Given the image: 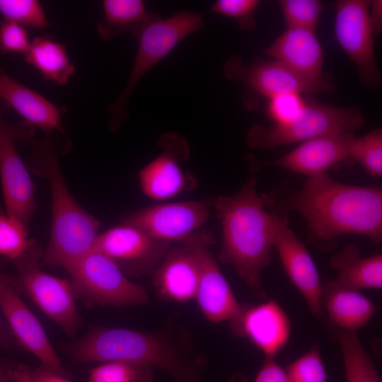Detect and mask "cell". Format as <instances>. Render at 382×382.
<instances>
[{
	"label": "cell",
	"mask_w": 382,
	"mask_h": 382,
	"mask_svg": "<svg viewBox=\"0 0 382 382\" xmlns=\"http://www.w3.org/2000/svg\"><path fill=\"white\" fill-rule=\"evenodd\" d=\"M274 247L291 282L303 296L311 313L320 318L323 285L307 248L289 225L286 214L273 213Z\"/></svg>",
	"instance_id": "9a60e30c"
},
{
	"label": "cell",
	"mask_w": 382,
	"mask_h": 382,
	"mask_svg": "<svg viewBox=\"0 0 382 382\" xmlns=\"http://www.w3.org/2000/svg\"><path fill=\"white\" fill-rule=\"evenodd\" d=\"M210 199L164 203L141 209L123 223L169 243L180 242L198 229L210 216Z\"/></svg>",
	"instance_id": "4fadbf2b"
},
{
	"label": "cell",
	"mask_w": 382,
	"mask_h": 382,
	"mask_svg": "<svg viewBox=\"0 0 382 382\" xmlns=\"http://www.w3.org/2000/svg\"><path fill=\"white\" fill-rule=\"evenodd\" d=\"M0 100L13 108L25 122L43 131L64 133L62 116L65 107H57L40 93L7 74L0 63Z\"/></svg>",
	"instance_id": "7402d4cb"
},
{
	"label": "cell",
	"mask_w": 382,
	"mask_h": 382,
	"mask_svg": "<svg viewBox=\"0 0 382 382\" xmlns=\"http://www.w3.org/2000/svg\"><path fill=\"white\" fill-rule=\"evenodd\" d=\"M364 124L362 112L356 105L338 107L306 96L305 107L294 118L268 127L255 124L248 131L245 139L250 148L268 150L322 136L353 133Z\"/></svg>",
	"instance_id": "8992f818"
},
{
	"label": "cell",
	"mask_w": 382,
	"mask_h": 382,
	"mask_svg": "<svg viewBox=\"0 0 382 382\" xmlns=\"http://www.w3.org/2000/svg\"><path fill=\"white\" fill-rule=\"evenodd\" d=\"M331 265L338 271L334 281L356 291L382 287V255L361 257L357 246L349 244L335 254Z\"/></svg>",
	"instance_id": "cb8c5ba5"
},
{
	"label": "cell",
	"mask_w": 382,
	"mask_h": 382,
	"mask_svg": "<svg viewBox=\"0 0 382 382\" xmlns=\"http://www.w3.org/2000/svg\"><path fill=\"white\" fill-rule=\"evenodd\" d=\"M368 0H338L335 8V39L355 65L360 81L366 88L381 85L376 64L374 42L376 38L369 18Z\"/></svg>",
	"instance_id": "30bf717a"
},
{
	"label": "cell",
	"mask_w": 382,
	"mask_h": 382,
	"mask_svg": "<svg viewBox=\"0 0 382 382\" xmlns=\"http://www.w3.org/2000/svg\"><path fill=\"white\" fill-rule=\"evenodd\" d=\"M321 306L333 325L350 332L364 327L378 308L360 291L342 286L334 280L323 286Z\"/></svg>",
	"instance_id": "603a6c76"
},
{
	"label": "cell",
	"mask_w": 382,
	"mask_h": 382,
	"mask_svg": "<svg viewBox=\"0 0 382 382\" xmlns=\"http://www.w3.org/2000/svg\"><path fill=\"white\" fill-rule=\"evenodd\" d=\"M0 308L18 344L42 364L64 375L66 371L42 326L20 296L15 277L0 272Z\"/></svg>",
	"instance_id": "2e32d148"
},
{
	"label": "cell",
	"mask_w": 382,
	"mask_h": 382,
	"mask_svg": "<svg viewBox=\"0 0 382 382\" xmlns=\"http://www.w3.org/2000/svg\"><path fill=\"white\" fill-rule=\"evenodd\" d=\"M6 369L9 382H24L17 370L16 365L11 366Z\"/></svg>",
	"instance_id": "60d3db41"
},
{
	"label": "cell",
	"mask_w": 382,
	"mask_h": 382,
	"mask_svg": "<svg viewBox=\"0 0 382 382\" xmlns=\"http://www.w3.org/2000/svg\"><path fill=\"white\" fill-rule=\"evenodd\" d=\"M350 158L374 177L382 175V129L376 128L361 137L353 136L349 147Z\"/></svg>",
	"instance_id": "83f0119b"
},
{
	"label": "cell",
	"mask_w": 382,
	"mask_h": 382,
	"mask_svg": "<svg viewBox=\"0 0 382 382\" xmlns=\"http://www.w3.org/2000/svg\"><path fill=\"white\" fill-rule=\"evenodd\" d=\"M279 213L297 212L306 221L312 242L322 249L347 234L382 241V190L339 183L324 173L309 177L299 190L279 197Z\"/></svg>",
	"instance_id": "6da1fadb"
},
{
	"label": "cell",
	"mask_w": 382,
	"mask_h": 382,
	"mask_svg": "<svg viewBox=\"0 0 382 382\" xmlns=\"http://www.w3.org/2000/svg\"><path fill=\"white\" fill-rule=\"evenodd\" d=\"M286 28L316 30L323 4L319 0L277 1Z\"/></svg>",
	"instance_id": "1f68e13d"
},
{
	"label": "cell",
	"mask_w": 382,
	"mask_h": 382,
	"mask_svg": "<svg viewBox=\"0 0 382 382\" xmlns=\"http://www.w3.org/2000/svg\"><path fill=\"white\" fill-rule=\"evenodd\" d=\"M228 382H246V378L240 374H235Z\"/></svg>",
	"instance_id": "b9f144b4"
},
{
	"label": "cell",
	"mask_w": 382,
	"mask_h": 382,
	"mask_svg": "<svg viewBox=\"0 0 382 382\" xmlns=\"http://www.w3.org/2000/svg\"><path fill=\"white\" fill-rule=\"evenodd\" d=\"M229 326L233 334L248 339L267 358L282 350L291 334L289 318L274 300L243 305L239 318Z\"/></svg>",
	"instance_id": "d6986e66"
},
{
	"label": "cell",
	"mask_w": 382,
	"mask_h": 382,
	"mask_svg": "<svg viewBox=\"0 0 382 382\" xmlns=\"http://www.w3.org/2000/svg\"><path fill=\"white\" fill-rule=\"evenodd\" d=\"M31 41L25 28L12 21H0V53L24 54Z\"/></svg>",
	"instance_id": "d590c367"
},
{
	"label": "cell",
	"mask_w": 382,
	"mask_h": 382,
	"mask_svg": "<svg viewBox=\"0 0 382 382\" xmlns=\"http://www.w3.org/2000/svg\"><path fill=\"white\" fill-rule=\"evenodd\" d=\"M172 322L151 331L94 328L66 344V352L80 362H128L160 368L175 382H200L202 358L195 353L190 334Z\"/></svg>",
	"instance_id": "7a4b0ae2"
},
{
	"label": "cell",
	"mask_w": 382,
	"mask_h": 382,
	"mask_svg": "<svg viewBox=\"0 0 382 382\" xmlns=\"http://www.w3.org/2000/svg\"><path fill=\"white\" fill-rule=\"evenodd\" d=\"M259 0H217L209 11L233 18L243 31H250L256 27L255 13L260 4Z\"/></svg>",
	"instance_id": "836d02e7"
},
{
	"label": "cell",
	"mask_w": 382,
	"mask_h": 382,
	"mask_svg": "<svg viewBox=\"0 0 382 382\" xmlns=\"http://www.w3.org/2000/svg\"><path fill=\"white\" fill-rule=\"evenodd\" d=\"M42 250L37 241L25 253L12 261L20 292H24L69 335L76 332L80 316L74 303L70 280L46 273L41 269Z\"/></svg>",
	"instance_id": "9c48e42d"
},
{
	"label": "cell",
	"mask_w": 382,
	"mask_h": 382,
	"mask_svg": "<svg viewBox=\"0 0 382 382\" xmlns=\"http://www.w3.org/2000/svg\"><path fill=\"white\" fill-rule=\"evenodd\" d=\"M354 134H337L319 137L303 142L276 159L262 161L248 156L250 167L258 170L277 166L308 178L327 173L334 166L350 158L349 147Z\"/></svg>",
	"instance_id": "ac0fdd59"
},
{
	"label": "cell",
	"mask_w": 382,
	"mask_h": 382,
	"mask_svg": "<svg viewBox=\"0 0 382 382\" xmlns=\"http://www.w3.org/2000/svg\"><path fill=\"white\" fill-rule=\"evenodd\" d=\"M7 264V260L4 258H0V272L4 270ZM7 342V334L1 317V311L0 308V347H2Z\"/></svg>",
	"instance_id": "ab89813d"
},
{
	"label": "cell",
	"mask_w": 382,
	"mask_h": 382,
	"mask_svg": "<svg viewBox=\"0 0 382 382\" xmlns=\"http://www.w3.org/2000/svg\"><path fill=\"white\" fill-rule=\"evenodd\" d=\"M337 338L343 357L346 382H381L356 332L340 330Z\"/></svg>",
	"instance_id": "4316f807"
},
{
	"label": "cell",
	"mask_w": 382,
	"mask_h": 382,
	"mask_svg": "<svg viewBox=\"0 0 382 382\" xmlns=\"http://www.w3.org/2000/svg\"><path fill=\"white\" fill-rule=\"evenodd\" d=\"M225 76L241 83L244 88L243 100L248 110L274 96L295 93L306 96L329 93L335 88L334 79L317 81L304 78L280 62L256 59L247 64L238 56H232L224 65Z\"/></svg>",
	"instance_id": "ba28073f"
},
{
	"label": "cell",
	"mask_w": 382,
	"mask_h": 382,
	"mask_svg": "<svg viewBox=\"0 0 382 382\" xmlns=\"http://www.w3.org/2000/svg\"><path fill=\"white\" fill-rule=\"evenodd\" d=\"M171 246L122 223L99 233L93 248L115 262L126 277L136 278L153 274Z\"/></svg>",
	"instance_id": "7c38bea8"
},
{
	"label": "cell",
	"mask_w": 382,
	"mask_h": 382,
	"mask_svg": "<svg viewBox=\"0 0 382 382\" xmlns=\"http://www.w3.org/2000/svg\"><path fill=\"white\" fill-rule=\"evenodd\" d=\"M203 28L202 16L185 9L166 18L149 13L134 27L131 33L138 47L133 66L123 90L107 108L111 129L118 130L128 119L129 100L140 79L186 37Z\"/></svg>",
	"instance_id": "5b68a950"
},
{
	"label": "cell",
	"mask_w": 382,
	"mask_h": 382,
	"mask_svg": "<svg viewBox=\"0 0 382 382\" xmlns=\"http://www.w3.org/2000/svg\"><path fill=\"white\" fill-rule=\"evenodd\" d=\"M0 382H9L6 369L0 366Z\"/></svg>",
	"instance_id": "7bdbcfd3"
},
{
	"label": "cell",
	"mask_w": 382,
	"mask_h": 382,
	"mask_svg": "<svg viewBox=\"0 0 382 382\" xmlns=\"http://www.w3.org/2000/svg\"><path fill=\"white\" fill-rule=\"evenodd\" d=\"M210 246H205L201 253L200 277L195 299L207 320L214 323L228 321L230 325L239 318L243 305L221 273Z\"/></svg>",
	"instance_id": "44dd1931"
},
{
	"label": "cell",
	"mask_w": 382,
	"mask_h": 382,
	"mask_svg": "<svg viewBox=\"0 0 382 382\" xmlns=\"http://www.w3.org/2000/svg\"><path fill=\"white\" fill-rule=\"evenodd\" d=\"M24 59L45 79L58 85H65L76 70L67 54L66 46L48 35L35 37L24 54Z\"/></svg>",
	"instance_id": "d4e9b609"
},
{
	"label": "cell",
	"mask_w": 382,
	"mask_h": 382,
	"mask_svg": "<svg viewBox=\"0 0 382 382\" xmlns=\"http://www.w3.org/2000/svg\"><path fill=\"white\" fill-rule=\"evenodd\" d=\"M214 243L211 231L200 230L172 245L152 274L156 295L173 302L194 300L200 277L202 250Z\"/></svg>",
	"instance_id": "8fae6325"
},
{
	"label": "cell",
	"mask_w": 382,
	"mask_h": 382,
	"mask_svg": "<svg viewBox=\"0 0 382 382\" xmlns=\"http://www.w3.org/2000/svg\"><path fill=\"white\" fill-rule=\"evenodd\" d=\"M222 227L219 259L230 265L253 294L262 297L260 272L272 260L273 214L257 189L254 175L231 195L211 199Z\"/></svg>",
	"instance_id": "3957f363"
},
{
	"label": "cell",
	"mask_w": 382,
	"mask_h": 382,
	"mask_svg": "<svg viewBox=\"0 0 382 382\" xmlns=\"http://www.w3.org/2000/svg\"><path fill=\"white\" fill-rule=\"evenodd\" d=\"M8 109H9L8 105L0 100V113L6 112Z\"/></svg>",
	"instance_id": "ee69618b"
},
{
	"label": "cell",
	"mask_w": 382,
	"mask_h": 382,
	"mask_svg": "<svg viewBox=\"0 0 382 382\" xmlns=\"http://www.w3.org/2000/svg\"><path fill=\"white\" fill-rule=\"evenodd\" d=\"M306 103V96L289 93L274 96L268 100L266 112L273 123L281 124L297 116Z\"/></svg>",
	"instance_id": "e575fe53"
},
{
	"label": "cell",
	"mask_w": 382,
	"mask_h": 382,
	"mask_svg": "<svg viewBox=\"0 0 382 382\" xmlns=\"http://www.w3.org/2000/svg\"><path fill=\"white\" fill-rule=\"evenodd\" d=\"M103 18L96 26L97 33L104 40L131 32L149 13L141 0H104Z\"/></svg>",
	"instance_id": "484cf974"
},
{
	"label": "cell",
	"mask_w": 382,
	"mask_h": 382,
	"mask_svg": "<svg viewBox=\"0 0 382 382\" xmlns=\"http://www.w3.org/2000/svg\"><path fill=\"white\" fill-rule=\"evenodd\" d=\"M262 52L308 79L324 81L333 79L323 72L324 52L314 30L286 28Z\"/></svg>",
	"instance_id": "ffe728a7"
},
{
	"label": "cell",
	"mask_w": 382,
	"mask_h": 382,
	"mask_svg": "<svg viewBox=\"0 0 382 382\" xmlns=\"http://www.w3.org/2000/svg\"><path fill=\"white\" fill-rule=\"evenodd\" d=\"M254 382H289L286 370L274 358L265 357Z\"/></svg>",
	"instance_id": "74e56055"
},
{
	"label": "cell",
	"mask_w": 382,
	"mask_h": 382,
	"mask_svg": "<svg viewBox=\"0 0 382 382\" xmlns=\"http://www.w3.org/2000/svg\"><path fill=\"white\" fill-rule=\"evenodd\" d=\"M4 19L23 28L42 29L50 25L45 11L37 0H0Z\"/></svg>",
	"instance_id": "4dcf8cb0"
},
{
	"label": "cell",
	"mask_w": 382,
	"mask_h": 382,
	"mask_svg": "<svg viewBox=\"0 0 382 382\" xmlns=\"http://www.w3.org/2000/svg\"><path fill=\"white\" fill-rule=\"evenodd\" d=\"M14 124L0 113V176L6 212L27 231L37 208L34 185L18 152Z\"/></svg>",
	"instance_id": "5bb4252c"
},
{
	"label": "cell",
	"mask_w": 382,
	"mask_h": 382,
	"mask_svg": "<svg viewBox=\"0 0 382 382\" xmlns=\"http://www.w3.org/2000/svg\"><path fill=\"white\" fill-rule=\"evenodd\" d=\"M289 382H326L327 374L318 347L311 349L286 368Z\"/></svg>",
	"instance_id": "d6a6232c"
},
{
	"label": "cell",
	"mask_w": 382,
	"mask_h": 382,
	"mask_svg": "<svg viewBox=\"0 0 382 382\" xmlns=\"http://www.w3.org/2000/svg\"><path fill=\"white\" fill-rule=\"evenodd\" d=\"M157 144L161 152L139 170L138 180L146 196L161 201L190 190L195 183L178 162L190 158V148L185 139L178 133L166 132L161 135Z\"/></svg>",
	"instance_id": "e0dca14e"
},
{
	"label": "cell",
	"mask_w": 382,
	"mask_h": 382,
	"mask_svg": "<svg viewBox=\"0 0 382 382\" xmlns=\"http://www.w3.org/2000/svg\"><path fill=\"white\" fill-rule=\"evenodd\" d=\"M35 139L33 131L22 141L31 147L28 163L33 170L47 178L52 204V226L47 247L40 264L66 269L93 248L100 228L98 220L75 200L63 178L54 133Z\"/></svg>",
	"instance_id": "277c9868"
},
{
	"label": "cell",
	"mask_w": 382,
	"mask_h": 382,
	"mask_svg": "<svg viewBox=\"0 0 382 382\" xmlns=\"http://www.w3.org/2000/svg\"><path fill=\"white\" fill-rule=\"evenodd\" d=\"M369 18L374 31L377 37L382 29V1H370L369 7Z\"/></svg>",
	"instance_id": "f35d334b"
},
{
	"label": "cell",
	"mask_w": 382,
	"mask_h": 382,
	"mask_svg": "<svg viewBox=\"0 0 382 382\" xmlns=\"http://www.w3.org/2000/svg\"><path fill=\"white\" fill-rule=\"evenodd\" d=\"M65 270L75 298L86 303L124 307L150 301L144 286L131 282L115 262L94 248Z\"/></svg>",
	"instance_id": "52a82bcc"
},
{
	"label": "cell",
	"mask_w": 382,
	"mask_h": 382,
	"mask_svg": "<svg viewBox=\"0 0 382 382\" xmlns=\"http://www.w3.org/2000/svg\"><path fill=\"white\" fill-rule=\"evenodd\" d=\"M19 222L0 209V255L11 262L28 250L35 243Z\"/></svg>",
	"instance_id": "f546056e"
},
{
	"label": "cell",
	"mask_w": 382,
	"mask_h": 382,
	"mask_svg": "<svg viewBox=\"0 0 382 382\" xmlns=\"http://www.w3.org/2000/svg\"><path fill=\"white\" fill-rule=\"evenodd\" d=\"M87 382H153V368L128 362H104L91 371Z\"/></svg>",
	"instance_id": "f1b7e54d"
},
{
	"label": "cell",
	"mask_w": 382,
	"mask_h": 382,
	"mask_svg": "<svg viewBox=\"0 0 382 382\" xmlns=\"http://www.w3.org/2000/svg\"><path fill=\"white\" fill-rule=\"evenodd\" d=\"M16 366L24 382H71L64 375L42 364L34 369H30L22 364Z\"/></svg>",
	"instance_id": "8d00e7d4"
}]
</instances>
